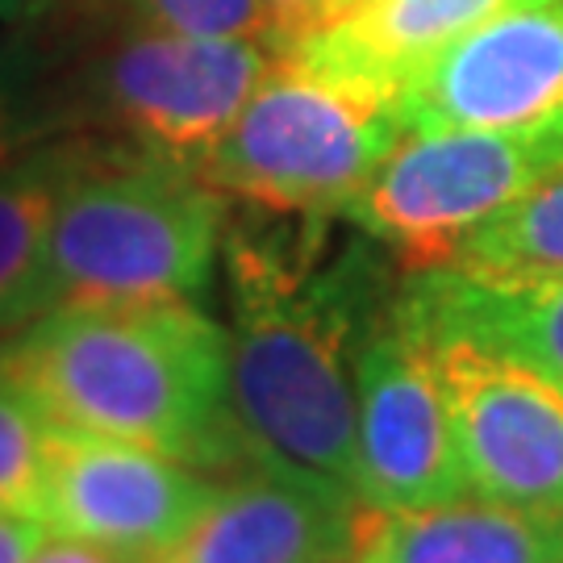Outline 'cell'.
Masks as SVG:
<instances>
[{
  "mask_svg": "<svg viewBox=\"0 0 563 563\" xmlns=\"http://www.w3.org/2000/svg\"><path fill=\"white\" fill-rule=\"evenodd\" d=\"M276 51L263 42L188 38L139 25L97 51L84 104L109 142L201 176L242 104L263 84Z\"/></svg>",
  "mask_w": 563,
  "mask_h": 563,
  "instance_id": "obj_6",
  "label": "cell"
},
{
  "mask_svg": "<svg viewBox=\"0 0 563 563\" xmlns=\"http://www.w3.org/2000/svg\"><path fill=\"white\" fill-rule=\"evenodd\" d=\"M51 426L9 380H0V514L42 522Z\"/></svg>",
  "mask_w": 563,
  "mask_h": 563,
  "instance_id": "obj_17",
  "label": "cell"
},
{
  "mask_svg": "<svg viewBox=\"0 0 563 563\" xmlns=\"http://www.w3.org/2000/svg\"><path fill=\"white\" fill-rule=\"evenodd\" d=\"M560 163L563 121L534 130H401L342 218L405 272H434L476 225Z\"/></svg>",
  "mask_w": 563,
  "mask_h": 563,
  "instance_id": "obj_5",
  "label": "cell"
},
{
  "mask_svg": "<svg viewBox=\"0 0 563 563\" xmlns=\"http://www.w3.org/2000/svg\"><path fill=\"white\" fill-rule=\"evenodd\" d=\"M401 130H534L563 121V4H505L409 76Z\"/></svg>",
  "mask_w": 563,
  "mask_h": 563,
  "instance_id": "obj_9",
  "label": "cell"
},
{
  "mask_svg": "<svg viewBox=\"0 0 563 563\" xmlns=\"http://www.w3.org/2000/svg\"><path fill=\"white\" fill-rule=\"evenodd\" d=\"M401 121L388 97L276 55L201 180L251 213L339 218L376 176Z\"/></svg>",
  "mask_w": 563,
  "mask_h": 563,
  "instance_id": "obj_4",
  "label": "cell"
},
{
  "mask_svg": "<svg viewBox=\"0 0 563 563\" xmlns=\"http://www.w3.org/2000/svg\"><path fill=\"white\" fill-rule=\"evenodd\" d=\"M34 4H38V0H0V18H4V21H9V18H25Z\"/></svg>",
  "mask_w": 563,
  "mask_h": 563,
  "instance_id": "obj_24",
  "label": "cell"
},
{
  "mask_svg": "<svg viewBox=\"0 0 563 563\" xmlns=\"http://www.w3.org/2000/svg\"><path fill=\"white\" fill-rule=\"evenodd\" d=\"M430 342L472 497L563 518L560 384L481 342L455 334H430Z\"/></svg>",
  "mask_w": 563,
  "mask_h": 563,
  "instance_id": "obj_8",
  "label": "cell"
},
{
  "mask_svg": "<svg viewBox=\"0 0 563 563\" xmlns=\"http://www.w3.org/2000/svg\"><path fill=\"white\" fill-rule=\"evenodd\" d=\"M401 305L430 334L481 342L497 355L543 372L563 388V276L534 284H488L451 267L409 272Z\"/></svg>",
  "mask_w": 563,
  "mask_h": 563,
  "instance_id": "obj_14",
  "label": "cell"
},
{
  "mask_svg": "<svg viewBox=\"0 0 563 563\" xmlns=\"http://www.w3.org/2000/svg\"><path fill=\"white\" fill-rule=\"evenodd\" d=\"M451 272L488 284H534L563 276V163L530 192L493 213L455 246Z\"/></svg>",
  "mask_w": 563,
  "mask_h": 563,
  "instance_id": "obj_16",
  "label": "cell"
},
{
  "mask_svg": "<svg viewBox=\"0 0 563 563\" xmlns=\"http://www.w3.org/2000/svg\"><path fill=\"white\" fill-rule=\"evenodd\" d=\"M505 4L514 0H363L360 9L305 34L280 55L393 101L430 55L501 13Z\"/></svg>",
  "mask_w": 563,
  "mask_h": 563,
  "instance_id": "obj_13",
  "label": "cell"
},
{
  "mask_svg": "<svg viewBox=\"0 0 563 563\" xmlns=\"http://www.w3.org/2000/svg\"><path fill=\"white\" fill-rule=\"evenodd\" d=\"M267 13H272V51L280 55L322 25V0H267Z\"/></svg>",
  "mask_w": 563,
  "mask_h": 563,
  "instance_id": "obj_20",
  "label": "cell"
},
{
  "mask_svg": "<svg viewBox=\"0 0 563 563\" xmlns=\"http://www.w3.org/2000/svg\"><path fill=\"white\" fill-rule=\"evenodd\" d=\"M142 25L188 38H239L272 46L267 0H134Z\"/></svg>",
  "mask_w": 563,
  "mask_h": 563,
  "instance_id": "obj_18",
  "label": "cell"
},
{
  "mask_svg": "<svg viewBox=\"0 0 563 563\" xmlns=\"http://www.w3.org/2000/svg\"><path fill=\"white\" fill-rule=\"evenodd\" d=\"M80 134L38 142L0 167V342L46 313V246Z\"/></svg>",
  "mask_w": 563,
  "mask_h": 563,
  "instance_id": "obj_15",
  "label": "cell"
},
{
  "mask_svg": "<svg viewBox=\"0 0 563 563\" xmlns=\"http://www.w3.org/2000/svg\"><path fill=\"white\" fill-rule=\"evenodd\" d=\"M363 0H322V25H330V21H339V18H346L351 9H360ZM318 25V30H322Z\"/></svg>",
  "mask_w": 563,
  "mask_h": 563,
  "instance_id": "obj_23",
  "label": "cell"
},
{
  "mask_svg": "<svg viewBox=\"0 0 563 563\" xmlns=\"http://www.w3.org/2000/svg\"><path fill=\"white\" fill-rule=\"evenodd\" d=\"M355 497L372 509L472 497L434 342L397 288L355 355Z\"/></svg>",
  "mask_w": 563,
  "mask_h": 563,
  "instance_id": "obj_7",
  "label": "cell"
},
{
  "mask_svg": "<svg viewBox=\"0 0 563 563\" xmlns=\"http://www.w3.org/2000/svg\"><path fill=\"white\" fill-rule=\"evenodd\" d=\"M225 222L230 397L255 463L355 497V355L397 284L367 242L325 260L330 218Z\"/></svg>",
  "mask_w": 563,
  "mask_h": 563,
  "instance_id": "obj_1",
  "label": "cell"
},
{
  "mask_svg": "<svg viewBox=\"0 0 563 563\" xmlns=\"http://www.w3.org/2000/svg\"><path fill=\"white\" fill-rule=\"evenodd\" d=\"M0 380L51 430L146 446L209 476L255 467L230 397V334L197 301L46 309L0 342Z\"/></svg>",
  "mask_w": 563,
  "mask_h": 563,
  "instance_id": "obj_2",
  "label": "cell"
},
{
  "mask_svg": "<svg viewBox=\"0 0 563 563\" xmlns=\"http://www.w3.org/2000/svg\"><path fill=\"white\" fill-rule=\"evenodd\" d=\"M363 501L288 467L218 476L213 497L151 563H351Z\"/></svg>",
  "mask_w": 563,
  "mask_h": 563,
  "instance_id": "obj_11",
  "label": "cell"
},
{
  "mask_svg": "<svg viewBox=\"0 0 563 563\" xmlns=\"http://www.w3.org/2000/svg\"><path fill=\"white\" fill-rule=\"evenodd\" d=\"M213 484L218 476L146 446L51 430L42 526L151 563L192 526Z\"/></svg>",
  "mask_w": 563,
  "mask_h": 563,
  "instance_id": "obj_10",
  "label": "cell"
},
{
  "mask_svg": "<svg viewBox=\"0 0 563 563\" xmlns=\"http://www.w3.org/2000/svg\"><path fill=\"white\" fill-rule=\"evenodd\" d=\"M351 563H563V518L481 497L430 509L363 505Z\"/></svg>",
  "mask_w": 563,
  "mask_h": 563,
  "instance_id": "obj_12",
  "label": "cell"
},
{
  "mask_svg": "<svg viewBox=\"0 0 563 563\" xmlns=\"http://www.w3.org/2000/svg\"><path fill=\"white\" fill-rule=\"evenodd\" d=\"M225 205L180 163L80 134L51 222L46 309L197 301L222 255Z\"/></svg>",
  "mask_w": 563,
  "mask_h": 563,
  "instance_id": "obj_3",
  "label": "cell"
},
{
  "mask_svg": "<svg viewBox=\"0 0 563 563\" xmlns=\"http://www.w3.org/2000/svg\"><path fill=\"white\" fill-rule=\"evenodd\" d=\"M46 134H51L46 121L30 118V113L18 104V97L0 84V167L13 163L18 155H25L30 146L46 142Z\"/></svg>",
  "mask_w": 563,
  "mask_h": 563,
  "instance_id": "obj_19",
  "label": "cell"
},
{
  "mask_svg": "<svg viewBox=\"0 0 563 563\" xmlns=\"http://www.w3.org/2000/svg\"><path fill=\"white\" fill-rule=\"evenodd\" d=\"M30 563H134V560L113 555L104 547L80 543V539H67V534H46Z\"/></svg>",
  "mask_w": 563,
  "mask_h": 563,
  "instance_id": "obj_22",
  "label": "cell"
},
{
  "mask_svg": "<svg viewBox=\"0 0 563 563\" xmlns=\"http://www.w3.org/2000/svg\"><path fill=\"white\" fill-rule=\"evenodd\" d=\"M514 4H563V0H514Z\"/></svg>",
  "mask_w": 563,
  "mask_h": 563,
  "instance_id": "obj_25",
  "label": "cell"
},
{
  "mask_svg": "<svg viewBox=\"0 0 563 563\" xmlns=\"http://www.w3.org/2000/svg\"><path fill=\"white\" fill-rule=\"evenodd\" d=\"M51 530L38 518H21V514H0V563H30Z\"/></svg>",
  "mask_w": 563,
  "mask_h": 563,
  "instance_id": "obj_21",
  "label": "cell"
}]
</instances>
